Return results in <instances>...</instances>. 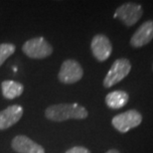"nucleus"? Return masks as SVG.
I'll list each match as a JSON object with an SVG mask.
<instances>
[{
  "mask_svg": "<svg viewBox=\"0 0 153 153\" xmlns=\"http://www.w3.org/2000/svg\"><path fill=\"white\" fill-rule=\"evenodd\" d=\"M91 49L93 55L99 62H105L111 57L112 46L109 39L105 35L97 34L91 40Z\"/></svg>",
  "mask_w": 153,
  "mask_h": 153,
  "instance_id": "7",
  "label": "nucleus"
},
{
  "mask_svg": "<svg viewBox=\"0 0 153 153\" xmlns=\"http://www.w3.org/2000/svg\"><path fill=\"white\" fill-rule=\"evenodd\" d=\"M153 39V20H147L139 26L130 39L133 48H141L147 45Z\"/></svg>",
  "mask_w": 153,
  "mask_h": 153,
  "instance_id": "8",
  "label": "nucleus"
},
{
  "mask_svg": "<svg viewBox=\"0 0 153 153\" xmlns=\"http://www.w3.org/2000/svg\"><path fill=\"white\" fill-rule=\"evenodd\" d=\"M105 153H120L117 149H109V150H108Z\"/></svg>",
  "mask_w": 153,
  "mask_h": 153,
  "instance_id": "15",
  "label": "nucleus"
},
{
  "mask_svg": "<svg viewBox=\"0 0 153 153\" xmlns=\"http://www.w3.org/2000/svg\"><path fill=\"white\" fill-rule=\"evenodd\" d=\"M129 100V96L124 91H114L109 93L105 97V103L109 108L118 109L126 105Z\"/></svg>",
  "mask_w": 153,
  "mask_h": 153,
  "instance_id": "11",
  "label": "nucleus"
},
{
  "mask_svg": "<svg viewBox=\"0 0 153 153\" xmlns=\"http://www.w3.org/2000/svg\"><path fill=\"white\" fill-rule=\"evenodd\" d=\"M88 112L85 106L78 103H59L46 108L45 116L50 120L61 122L68 119H85Z\"/></svg>",
  "mask_w": 153,
  "mask_h": 153,
  "instance_id": "1",
  "label": "nucleus"
},
{
  "mask_svg": "<svg viewBox=\"0 0 153 153\" xmlns=\"http://www.w3.org/2000/svg\"><path fill=\"white\" fill-rule=\"evenodd\" d=\"M82 75H84V70L79 63L76 60L69 59L63 62L58 79L62 84L71 85L79 82L82 78Z\"/></svg>",
  "mask_w": 153,
  "mask_h": 153,
  "instance_id": "6",
  "label": "nucleus"
},
{
  "mask_svg": "<svg viewBox=\"0 0 153 153\" xmlns=\"http://www.w3.org/2000/svg\"><path fill=\"white\" fill-rule=\"evenodd\" d=\"M23 108L19 105H10L0 111V130H4L17 123L23 115Z\"/></svg>",
  "mask_w": 153,
  "mask_h": 153,
  "instance_id": "9",
  "label": "nucleus"
},
{
  "mask_svg": "<svg viewBox=\"0 0 153 153\" xmlns=\"http://www.w3.org/2000/svg\"><path fill=\"white\" fill-rule=\"evenodd\" d=\"M142 121V115L135 109L129 111L115 115L111 119L112 126L121 133L128 132L132 128L137 127Z\"/></svg>",
  "mask_w": 153,
  "mask_h": 153,
  "instance_id": "4",
  "label": "nucleus"
},
{
  "mask_svg": "<svg viewBox=\"0 0 153 153\" xmlns=\"http://www.w3.org/2000/svg\"><path fill=\"white\" fill-rule=\"evenodd\" d=\"M65 153H91V151L88 148L84 146H74V147L70 148Z\"/></svg>",
  "mask_w": 153,
  "mask_h": 153,
  "instance_id": "14",
  "label": "nucleus"
},
{
  "mask_svg": "<svg viewBox=\"0 0 153 153\" xmlns=\"http://www.w3.org/2000/svg\"><path fill=\"white\" fill-rule=\"evenodd\" d=\"M2 94L7 100H14L20 97L24 91V85L19 82L3 81L1 84Z\"/></svg>",
  "mask_w": 153,
  "mask_h": 153,
  "instance_id": "12",
  "label": "nucleus"
},
{
  "mask_svg": "<svg viewBox=\"0 0 153 153\" xmlns=\"http://www.w3.org/2000/svg\"><path fill=\"white\" fill-rule=\"evenodd\" d=\"M130 70L131 64L129 60L125 59V58L115 60L109 69L108 73L106 74L105 79H103V87L108 88L116 85L117 82L122 81L125 76H128Z\"/></svg>",
  "mask_w": 153,
  "mask_h": 153,
  "instance_id": "3",
  "label": "nucleus"
},
{
  "mask_svg": "<svg viewBox=\"0 0 153 153\" xmlns=\"http://www.w3.org/2000/svg\"><path fill=\"white\" fill-rule=\"evenodd\" d=\"M22 51L31 59H45L53 53V47L44 38L37 37L30 39L23 44Z\"/></svg>",
  "mask_w": 153,
  "mask_h": 153,
  "instance_id": "2",
  "label": "nucleus"
},
{
  "mask_svg": "<svg viewBox=\"0 0 153 153\" xmlns=\"http://www.w3.org/2000/svg\"><path fill=\"white\" fill-rule=\"evenodd\" d=\"M13 150L19 153H45V149L25 135L15 136L11 142Z\"/></svg>",
  "mask_w": 153,
  "mask_h": 153,
  "instance_id": "10",
  "label": "nucleus"
},
{
  "mask_svg": "<svg viewBox=\"0 0 153 153\" xmlns=\"http://www.w3.org/2000/svg\"><path fill=\"white\" fill-rule=\"evenodd\" d=\"M143 15V8L137 3L128 2L120 5L115 10L114 17L118 18L125 26L131 27L138 22Z\"/></svg>",
  "mask_w": 153,
  "mask_h": 153,
  "instance_id": "5",
  "label": "nucleus"
},
{
  "mask_svg": "<svg viewBox=\"0 0 153 153\" xmlns=\"http://www.w3.org/2000/svg\"><path fill=\"white\" fill-rule=\"evenodd\" d=\"M15 46L11 43H2L0 44V67H1L6 60L8 59L11 55L15 53Z\"/></svg>",
  "mask_w": 153,
  "mask_h": 153,
  "instance_id": "13",
  "label": "nucleus"
}]
</instances>
